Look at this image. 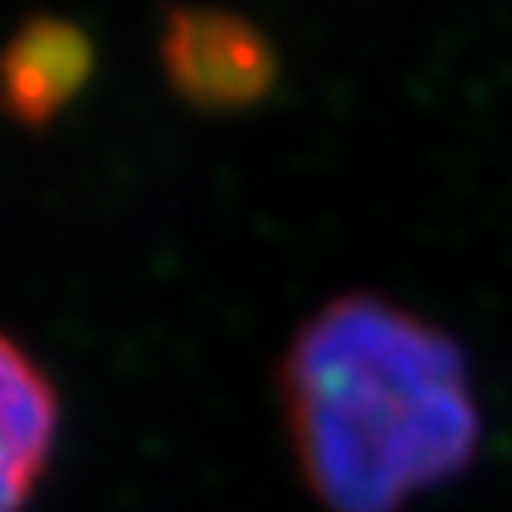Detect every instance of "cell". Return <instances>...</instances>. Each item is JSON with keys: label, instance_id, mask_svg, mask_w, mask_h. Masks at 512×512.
Masks as SVG:
<instances>
[{"label": "cell", "instance_id": "cell-1", "mask_svg": "<svg viewBox=\"0 0 512 512\" xmlns=\"http://www.w3.org/2000/svg\"><path fill=\"white\" fill-rule=\"evenodd\" d=\"M279 400L299 476L331 512H400L480 444L460 343L375 295H343L299 327Z\"/></svg>", "mask_w": 512, "mask_h": 512}, {"label": "cell", "instance_id": "cell-2", "mask_svg": "<svg viewBox=\"0 0 512 512\" xmlns=\"http://www.w3.org/2000/svg\"><path fill=\"white\" fill-rule=\"evenodd\" d=\"M162 69L170 89L206 113L259 105L275 77V45L230 9H174L162 29Z\"/></svg>", "mask_w": 512, "mask_h": 512}, {"label": "cell", "instance_id": "cell-3", "mask_svg": "<svg viewBox=\"0 0 512 512\" xmlns=\"http://www.w3.org/2000/svg\"><path fill=\"white\" fill-rule=\"evenodd\" d=\"M93 41L61 17H33L0 41V109L41 130L89 81Z\"/></svg>", "mask_w": 512, "mask_h": 512}, {"label": "cell", "instance_id": "cell-4", "mask_svg": "<svg viewBox=\"0 0 512 512\" xmlns=\"http://www.w3.org/2000/svg\"><path fill=\"white\" fill-rule=\"evenodd\" d=\"M61 408L49 375L0 335V512H21L41 484Z\"/></svg>", "mask_w": 512, "mask_h": 512}]
</instances>
